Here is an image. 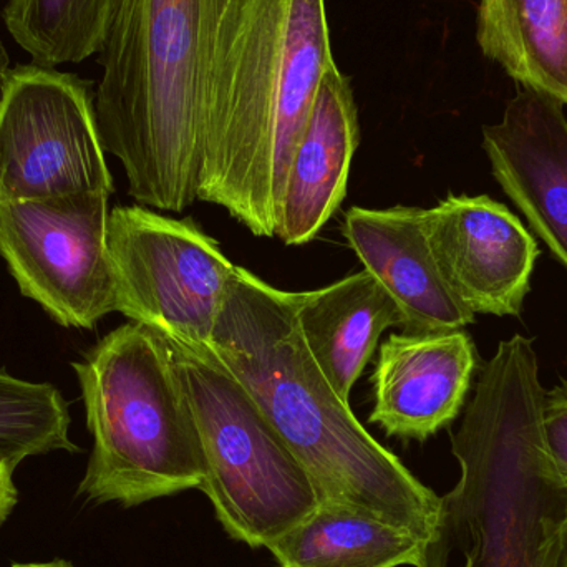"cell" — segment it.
<instances>
[{"mask_svg": "<svg viewBox=\"0 0 567 567\" xmlns=\"http://www.w3.org/2000/svg\"><path fill=\"white\" fill-rule=\"evenodd\" d=\"M208 349L258 403L312 480L319 503L365 509L430 545L442 496L333 392L300 336L293 292L236 266Z\"/></svg>", "mask_w": 567, "mask_h": 567, "instance_id": "6da1fadb", "label": "cell"}, {"mask_svg": "<svg viewBox=\"0 0 567 567\" xmlns=\"http://www.w3.org/2000/svg\"><path fill=\"white\" fill-rule=\"evenodd\" d=\"M330 63L326 0H229L209 73L198 199L275 238L287 172Z\"/></svg>", "mask_w": 567, "mask_h": 567, "instance_id": "7a4b0ae2", "label": "cell"}, {"mask_svg": "<svg viewBox=\"0 0 567 567\" xmlns=\"http://www.w3.org/2000/svg\"><path fill=\"white\" fill-rule=\"evenodd\" d=\"M545 393L533 340H502L452 435L460 480L423 567L556 566L567 486L543 439Z\"/></svg>", "mask_w": 567, "mask_h": 567, "instance_id": "3957f363", "label": "cell"}, {"mask_svg": "<svg viewBox=\"0 0 567 567\" xmlns=\"http://www.w3.org/2000/svg\"><path fill=\"white\" fill-rule=\"evenodd\" d=\"M229 0H115L93 92L105 152L138 205L183 213L198 199L209 73Z\"/></svg>", "mask_w": 567, "mask_h": 567, "instance_id": "277c9868", "label": "cell"}, {"mask_svg": "<svg viewBox=\"0 0 567 567\" xmlns=\"http://www.w3.org/2000/svg\"><path fill=\"white\" fill-rule=\"evenodd\" d=\"M93 446L79 496L123 508L199 489L195 419L162 333L130 322L72 363Z\"/></svg>", "mask_w": 567, "mask_h": 567, "instance_id": "5b68a950", "label": "cell"}, {"mask_svg": "<svg viewBox=\"0 0 567 567\" xmlns=\"http://www.w3.org/2000/svg\"><path fill=\"white\" fill-rule=\"evenodd\" d=\"M205 462L199 492L223 529L269 548L319 505V495L248 390L209 352L166 339Z\"/></svg>", "mask_w": 567, "mask_h": 567, "instance_id": "8992f818", "label": "cell"}, {"mask_svg": "<svg viewBox=\"0 0 567 567\" xmlns=\"http://www.w3.org/2000/svg\"><path fill=\"white\" fill-rule=\"evenodd\" d=\"M115 312L183 346L205 349L236 266L193 219L142 205L109 219Z\"/></svg>", "mask_w": 567, "mask_h": 567, "instance_id": "52a82bcc", "label": "cell"}, {"mask_svg": "<svg viewBox=\"0 0 567 567\" xmlns=\"http://www.w3.org/2000/svg\"><path fill=\"white\" fill-rule=\"evenodd\" d=\"M92 82L49 66L12 70L0 105V202L115 192Z\"/></svg>", "mask_w": 567, "mask_h": 567, "instance_id": "ba28073f", "label": "cell"}, {"mask_svg": "<svg viewBox=\"0 0 567 567\" xmlns=\"http://www.w3.org/2000/svg\"><path fill=\"white\" fill-rule=\"evenodd\" d=\"M106 193L0 202V256L20 292L59 326L93 329L115 312Z\"/></svg>", "mask_w": 567, "mask_h": 567, "instance_id": "9c48e42d", "label": "cell"}, {"mask_svg": "<svg viewBox=\"0 0 567 567\" xmlns=\"http://www.w3.org/2000/svg\"><path fill=\"white\" fill-rule=\"evenodd\" d=\"M440 272L473 313L519 316L542 256L522 219L489 196L450 195L423 212Z\"/></svg>", "mask_w": 567, "mask_h": 567, "instance_id": "30bf717a", "label": "cell"}, {"mask_svg": "<svg viewBox=\"0 0 567 567\" xmlns=\"http://www.w3.org/2000/svg\"><path fill=\"white\" fill-rule=\"evenodd\" d=\"M493 178L567 271V116L555 96L523 89L483 128Z\"/></svg>", "mask_w": 567, "mask_h": 567, "instance_id": "8fae6325", "label": "cell"}, {"mask_svg": "<svg viewBox=\"0 0 567 567\" xmlns=\"http://www.w3.org/2000/svg\"><path fill=\"white\" fill-rule=\"evenodd\" d=\"M478 362L463 329L392 333L373 370L369 422L389 436L426 442L462 413Z\"/></svg>", "mask_w": 567, "mask_h": 567, "instance_id": "7c38bea8", "label": "cell"}, {"mask_svg": "<svg viewBox=\"0 0 567 567\" xmlns=\"http://www.w3.org/2000/svg\"><path fill=\"white\" fill-rule=\"evenodd\" d=\"M415 206L350 208L343 236L352 251L390 293L403 316V332H449L475 322L446 286Z\"/></svg>", "mask_w": 567, "mask_h": 567, "instance_id": "4fadbf2b", "label": "cell"}, {"mask_svg": "<svg viewBox=\"0 0 567 567\" xmlns=\"http://www.w3.org/2000/svg\"><path fill=\"white\" fill-rule=\"evenodd\" d=\"M359 143L352 85L337 63H330L287 172L276 229L284 245H307L336 215L346 199Z\"/></svg>", "mask_w": 567, "mask_h": 567, "instance_id": "5bb4252c", "label": "cell"}, {"mask_svg": "<svg viewBox=\"0 0 567 567\" xmlns=\"http://www.w3.org/2000/svg\"><path fill=\"white\" fill-rule=\"evenodd\" d=\"M300 336L313 362L340 400L353 385L390 327H402L395 300L369 271L347 276L319 290L293 293Z\"/></svg>", "mask_w": 567, "mask_h": 567, "instance_id": "9a60e30c", "label": "cell"}, {"mask_svg": "<svg viewBox=\"0 0 567 567\" xmlns=\"http://www.w3.org/2000/svg\"><path fill=\"white\" fill-rule=\"evenodd\" d=\"M426 548L422 536L365 509L320 502L268 549L279 567H423Z\"/></svg>", "mask_w": 567, "mask_h": 567, "instance_id": "2e32d148", "label": "cell"}, {"mask_svg": "<svg viewBox=\"0 0 567 567\" xmlns=\"http://www.w3.org/2000/svg\"><path fill=\"white\" fill-rule=\"evenodd\" d=\"M476 40L523 89L567 105V0H480Z\"/></svg>", "mask_w": 567, "mask_h": 567, "instance_id": "e0dca14e", "label": "cell"}, {"mask_svg": "<svg viewBox=\"0 0 567 567\" xmlns=\"http://www.w3.org/2000/svg\"><path fill=\"white\" fill-rule=\"evenodd\" d=\"M115 0H9L2 20L33 65L56 69L99 55Z\"/></svg>", "mask_w": 567, "mask_h": 567, "instance_id": "ac0fdd59", "label": "cell"}, {"mask_svg": "<svg viewBox=\"0 0 567 567\" xmlns=\"http://www.w3.org/2000/svg\"><path fill=\"white\" fill-rule=\"evenodd\" d=\"M80 452L70 439L69 405L52 383L17 379L0 369V462L17 470L32 456Z\"/></svg>", "mask_w": 567, "mask_h": 567, "instance_id": "d6986e66", "label": "cell"}, {"mask_svg": "<svg viewBox=\"0 0 567 567\" xmlns=\"http://www.w3.org/2000/svg\"><path fill=\"white\" fill-rule=\"evenodd\" d=\"M543 439L553 468L567 486V380L545 393L543 403Z\"/></svg>", "mask_w": 567, "mask_h": 567, "instance_id": "ffe728a7", "label": "cell"}, {"mask_svg": "<svg viewBox=\"0 0 567 567\" xmlns=\"http://www.w3.org/2000/svg\"><path fill=\"white\" fill-rule=\"evenodd\" d=\"M16 470L7 463L0 462V526L10 518L17 502H19V492H17L16 482H13Z\"/></svg>", "mask_w": 567, "mask_h": 567, "instance_id": "44dd1931", "label": "cell"}, {"mask_svg": "<svg viewBox=\"0 0 567 567\" xmlns=\"http://www.w3.org/2000/svg\"><path fill=\"white\" fill-rule=\"evenodd\" d=\"M12 63H10L9 52L0 40V105H2L3 93L9 85L10 75H12Z\"/></svg>", "mask_w": 567, "mask_h": 567, "instance_id": "7402d4cb", "label": "cell"}, {"mask_svg": "<svg viewBox=\"0 0 567 567\" xmlns=\"http://www.w3.org/2000/svg\"><path fill=\"white\" fill-rule=\"evenodd\" d=\"M555 567H567V512L559 532V549Z\"/></svg>", "mask_w": 567, "mask_h": 567, "instance_id": "603a6c76", "label": "cell"}, {"mask_svg": "<svg viewBox=\"0 0 567 567\" xmlns=\"http://www.w3.org/2000/svg\"><path fill=\"white\" fill-rule=\"evenodd\" d=\"M12 567H75L72 563L66 559L56 558L52 561H40V563H13Z\"/></svg>", "mask_w": 567, "mask_h": 567, "instance_id": "cb8c5ba5", "label": "cell"}]
</instances>
